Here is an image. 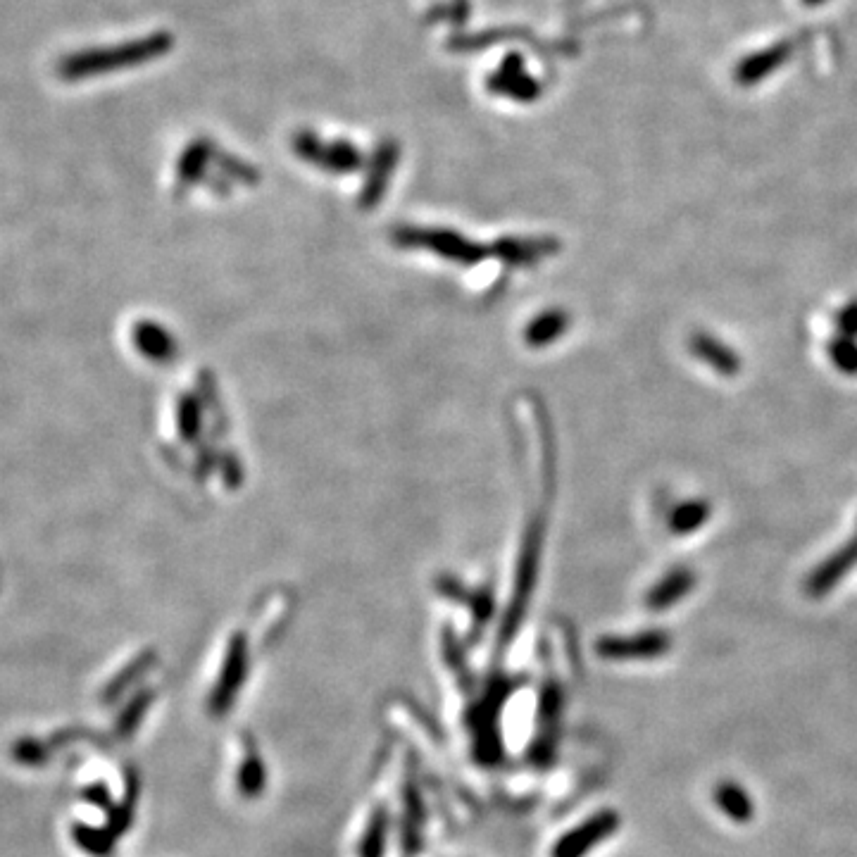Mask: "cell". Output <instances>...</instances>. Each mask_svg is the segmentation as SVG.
Segmentation results:
<instances>
[{"label": "cell", "mask_w": 857, "mask_h": 857, "mask_svg": "<svg viewBox=\"0 0 857 857\" xmlns=\"http://www.w3.org/2000/svg\"><path fill=\"white\" fill-rule=\"evenodd\" d=\"M827 353L838 372L848 374V377H857V339H848V336L838 334L829 341Z\"/></svg>", "instance_id": "10"}, {"label": "cell", "mask_w": 857, "mask_h": 857, "mask_svg": "<svg viewBox=\"0 0 857 857\" xmlns=\"http://www.w3.org/2000/svg\"><path fill=\"white\" fill-rule=\"evenodd\" d=\"M243 679H246V662H243L241 646H236V650H231L227 665H224L220 674V681L215 686V693L210 698V710L215 715H224L231 708L236 693L241 691Z\"/></svg>", "instance_id": "8"}, {"label": "cell", "mask_w": 857, "mask_h": 857, "mask_svg": "<svg viewBox=\"0 0 857 857\" xmlns=\"http://www.w3.org/2000/svg\"><path fill=\"white\" fill-rule=\"evenodd\" d=\"M146 665H148V660L143 658L139 662H134V665H129L127 669H124L122 674H117V677L112 679L108 686H105V691H103V700H105V703H112V700L120 698L122 693L127 691V688L131 684H134V681L139 679L143 672H146Z\"/></svg>", "instance_id": "16"}, {"label": "cell", "mask_w": 857, "mask_h": 857, "mask_svg": "<svg viewBox=\"0 0 857 857\" xmlns=\"http://www.w3.org/2000/svg\"><path fill=\"white\" fill-rule=\"evenodd\" d=\"M834 322L838 334L848 336V339H857V298L848 300V303L836 312Z\"/></svg>", "instance_id": "17"}, {"label": "cell", "mask_w": 857, "mask_h": 857, "mask_svg": "<svg viewBox=\"0 0 857 857\" xmlns=\"http://www.w3.org/2000/svg\"><path fill=\"white\" fill-rule=\"evenodd\" d=\"M86 798L91 800V803H98L100 808H110V796L108 791H105V786H93L86 791Z\"/></svg>", "instance_id": "18"}, {"label": "cell", "mask_w": 857, "mask_h": 857, "mask_svg": "<svg viewBox=\"0 0 857 857\" xmlns=\"http://www.w3.org/2000/svg\"><path fill=\"white\" fill-rule=\"evenodd\" d=\"M619 827H622V817L617 810H598L596 815L586 817L577 827L565 831L550 848V857H586L605 841H610Z\"/></svg>", "instance_id": "1"}, {"label": "cell", "mask_w": 857, "mask_h": 857, "mask_svg": "<svg viewBox=\"0 0 857 857\" xmlns=\"http://www.w3.org/2000/svg\"><path fill=\"white\" fill-rule=\"evenodd\" d=\"M710 512L712 508L708 500H684V503L674 505L672 512H669L667 524L677 536H691L693 531H698L710 522Z\"/></svg>", "instance_id": "9"}, {"label": "cell", "mask_w": 857, "mask_h": 857, "mask_svg": "<svg viewBox=\"0 0 857 857\" xmlns=\"http://www.w3.org/2000/svg\"><path fill=\"white\" fill-rule=\"evenodd\" d=\"M72 836L74 841H77L79 846L91 855H108L112 846H115V836H112L108 829L100 831L93 827H84V824H77V827L72 829Z\"/></svg>", "instance_id": "13"}, {"label": "cell", "mask_w": 857, "mask_h": 857, "mask_svg": "<svg viewBox=\"0 0 857 857\" xmlns=\"http://www.w3.org/2000/svg\"><path fill=\"white\" fill-rule=\"evenodd\" d=\"M239 788L243 796H258L265 788V765H262L255 750H250L243 758V765L239 769Z\"/></svg>", "instance_id": "12"}, {"label": "cell", "mask_w": 857, "mask_h": 857, "mask_svg": "<svg viewBox=\"0 0 857 857\" xmlns=\"http://www.w3.org/2000/svg\"><path fill=\"white\" fill-rule=\"evenodd\" d=\"M712 800H715V808L722 812L724 817H729L734 824H750L755 817V803L753 796L748 793L746 786H741L734 779L719 781L712 791Z\"/></svg>", "instance_id": "7"}, {"label": "cell", "mask_w": 857, "mask_h": 857, "mask_svg": "<svg viewBox=\"0 0 857 857\" xmlns=\"http://www.w3.org/2000/svg\"><path fill=\"white\" fill-rule=\"evenodd\" d=\"M148 703H150V693L148 691L139 693V696L131 700L127 708L122 710V715H120V719H117V724H115L117 736L127 738V736L134 734L136 727H139V722L143 719V715H146Z\"/></svg>", "instance_id": "15"}, {"label": "cell", "mask_w": 857, "mask_h": 857, "mask_svg": "<svg viewBox=\"0 0 857 857\" xmlns=\"http://www.w3.org/2000/svg\"><path fill=\"white\" fill-rule=\"evenodd\" d=\"M853 567H857V534L810 574L808 581H805V591H808L810 598L829 596L848 577Z\"/></svg>", "instance_id": "4"}, {"label": "cell", "mask_w": 857, "mask_h": 857, "mask_svg": "<svg viewBox=\"0 0 857 857\" xmlns=\"http://www.w3.org/2000/svg\"><path fill=\"white\" fill-rule=\"evenodd\" d=\"M386 829H389V817H386V810H377L374 812L372 822H369L367 831H365V838H362L360 857H381L384 855Z\"/></svg>", "instance_id": "11"}, {"label": "cell", "mask_w": 857, "mask_h": 857, "mask_svg": "<svg viewBox=\"0 0 857 857\" xmlns=\"http://www.w3.org/2000/svg\"><path fill=\"white\" fill-rule=\"evenodd\" d=\"M688 348H691V353L696 355L703 365L715 369L717 374H724V377H734V374H738V369H741V360H738L736 350L715 339L712 334H705V331L693 334L691 341H688Z\"/></svg>", "instance_id": "6"}, {"label": "cell", "mask_w": 857, "mask_h": 857, "mask_svg": "<svg viewBox=\"0 0 857 857\" xmlns=\"http://www.w3.org/2000/svg\"><path fill=\"white\" fill-rule=\"evenodd\" d=\"M50 750H53L50 743L39 741V738H20V741H15V746H12V758L22 762V765L39 767L46 765Z\"/></svg>", "instance_id": "14"}, {"label": "cell", "mask_w": 857, "mask_h": 857, "mask_svg": "<svg viewBox=\"0 0 857 857\" xmlns=\"http://www.w3.org/2000/svg\"><path fill=\"white\" fill-rule=\"evenodd\" d=\"M698 577L691 567H674L665 577L655 581L646 596V608L650 612H667L669 608L681 603L696 588Z\"/></svg>", "instance_id": "5"}, {"label": "cell", "mask_w": 857, "mask_h": 857, "mask_svg": "<svg viewBox=\"0 0 857 857\" xmlns=\"http://www.w3.org/2000/svg\"><path fill=\"white\" fill-rule=\"evenodd\" d=\"M150 53H155V41L150 43H129V46L103 48V50H86V53L70 55L60 62V74L65 79H84L91 74L115 70V67L131 65V62L146 60Z\"/></svg>", "instance_id": "2"}, {"label": "cell", "mask_w": 857, "mask_h": 857, "mask_svg": "<svg viewBox=\"0 0 857 857\" xmlns=\"http://www.w3.org/2000/svg\"><path fill=\"white\" fill-rule=\"evenodd\" d=\"M672 648V636L662 629L638 631L629 636H605L598 641V655L605 660H658Z\"/></svg>", "instance_id": "3"}]
</instances>
